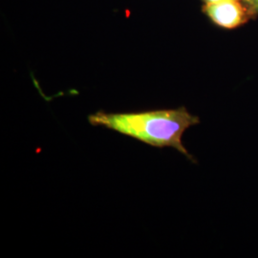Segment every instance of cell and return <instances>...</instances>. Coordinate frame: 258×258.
<instances>
[{
    "label": "cell",
    "instance_id": "1",
    "mask_svg": "<svg viewBox=\"0 0 258 258\" xmlns=\"http://www.w3.org/2000/svg\"><path fill=\"white\" fill-rule=\"evenodd\" d=\"M93 126H102L134 138L153 148H171L197 163L183 144L184 132L200 123L198 116L186 107L157 109L132 113H107L98 111L88 116Z\"/></svg>",
    "mask_w": 258,
    "mask_h": 258
},
{
    "label": "cell",
    "instance_id": "2",
    "mask_svg": "<svg viewBox=\"0 0 258 258\" xmlns=\"http://www.w3.org/2000/svg\"><path fill=\"white\" fill-rule=\"evenodd\" d=\"M207 13L215 23L225 28L237 26L243 16L239 4L234 0H224L208 4Z\"/></svg>",
    "mask_w": 258,
    "mask_h": 258
},
{
    "label": "cell",
    "instance_id": "3",
    "mask_svg": "<svg viewBox=\"0 0 258 258\" xmlns=\"http://www.w3.org/2000/svg\"><path fill=\"white\" fill-rule=\"evenodd\" d=\"M208 4H211V3H216V2H220V1H224V0H205Z\"/></svg>",
    "mask_w": 258,
    "mask_h": 258
},
{
    "label": "cell",
    "instance_id": "4",
    "mask_svg": "<svg viewBox=\"0 0 258 258\" xmlns=\"http://www.w3.org/2000/svg\"><path fill=\"white\" fill-rule=\"evenodd\" d=\"M252 1L254 2V4H255V5L258 7V0H252Z\"/></svg>",
    "mask_w": 258,
    "mask_h": 258
}]
</instances>
